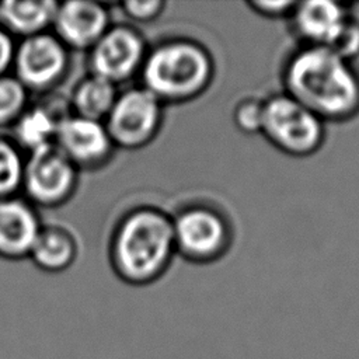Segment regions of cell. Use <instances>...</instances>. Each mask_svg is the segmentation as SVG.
Masks as SVG:
<instances>
[{
  "mask_svg": "<svg viewBox=\"0 0 359 359\" xmlns=\"http://www.w3.org/2000/svg\"><path fill=\"white\" fill-rule=\"evenodd\" d=\"M283 93L328 123L359 116V67L328 46L299 45L282 69Z\"/></svg>",
  "mask_w": 359,
  "mask_h": 359,
  "instance_id": "6da1fadb",
  "label": "cell"
},
{
  "mask_svg": "<svg viewBox=\"0 0 359 359\" xmlns=\"http://www.w3.org/2000/svg\"><path fill=\"white\" fill-rule=\"evenodd\" d=\"M175 251L172 219L153 208L129 212L118 224L111 258L116 273L133 285L156 280Z\"/></svg>",
  "mask_w": 359,
  "mask_h": 359,
  "instance_id": "7a4b0ae2",
  "label": "cell"
},
{
  "mask_svg": "<svg viewBox=\"0 0 359 359\" xmlns=\"http://www.w3.org/2000/svg\"><path fill=\"white\" fill-rule=\"evenodd\" d=\"M140 73L143 87L161 102H182L205 91L212 80L213 63L202 45L175 39L146 53Z\"/></svg>",
  "mask_w": 359,
  "mask_h": 359,
  "instance_id": "3957f363",
  "label": "cell"
},
{
  "mask_svg": "<svg viewBox=\"0 0 359 359\" xmlns=\"http://www.w3.org/2000/svg\"><path fill=\"white\" fill-rule=\"evenodd\" d=\"M261 133L282 153L310 157L327 140V123L286 93L262 100Z\"/></svg>",
  "mask_w": 359,
  "mask_h": 359,
  "instance_id": "277c9868",
  "label": "cell"
},
{
  "mask_svg": "<svg viewBox=\"0 0 359 359\" xmlns=\"http://www.w3.org/2000/svg\"><path fill=\"white\" fill-rule=\"evenodd\" d=\"M161 105L163 102L144 87L119 93L104 122L114 146L139 149L147 144L160 128Z\"/></svg>",
  "mask_w": 359,
  "mask_h": 359,
  "instance_id": "5b68a950",
  "label": "cell"
},
{
  "mask_svg": "<svg viewBox=\"0 0 359 359\" xmlns=\"http://www.w3.org/2000/svg\"><path fill=\"white\" fill-rule=\"evenodd\" d=\"M77 184V167L53 143L29 153L24 163L22 189L41 206L66 202Z\"/></svg>",
  "mask_w": 359,
  "mask_h": 359,
  "instance_id": "8992f818",
  "label": "cell"
},
{
  "mask_svg": "<svg viewBox=\"0 0 359 359\" xmlns=\"http://www.w3.org/2000/svg\"><path fill=\"white\" fill-rule=\"evenodd\" d=\"M67 65V48L48 32L21 39L13 62L14 77L28 91L53 88L63 79Z\"/></svg>",
  "mask_w": 359,
  "mask_h": 359,
  "instance_id": "52a82bcc",
  "label": "cell"
},
{
  "mask_svg": "<svg viewBox=\"0 0 359 359\" xmlns=\"http://www.w3.org/2000/svg\"><path fill=\"white\" fill-rule=\"evenodd\" d=\"M175 250L191 261H210L227 247L229 227L224 219L205 206L182 210L172 219Z\"/></svg>",
  "mask_w": 359,
  "mask_h": 359,
  "instance_id": "ba28073f",
  "label": "cell"
},
{
  "mask_svg": "<svg viewBox=\"0 0 359 359\" xmlns=\"http://www.w3.org/2000/svg\"><path fill=\"white\" fill-rule=\"evenodd\" d=\"M90 50L91 74L114 84L137 73L146 57L142 35L128 25L109 27Z\"/></svg>",
  "mask_w": 359,
  "mask_h": 359,
  "instance_id": "9c48e42d",
  "label": "cell"
},
{
  "mask_svg": "<svg viewBox=\"0 0 359 359\" xmlns=\"http://www.w3.org/2000/svg\"><path fill=\"white\" fill-rule=\"evenodd\" d=\"M55 144L77 168H93L102 164L114 147L104 122L74 114L60 122Z\"/></svg>",
  "mask_w": 359,
  "mask_h": 359,
  "instance_id": "30bf717a",
  "label": "cell"
},
{
  "mask_svg": "<svg viewBox=\"0 0 359 359\" xmlns=\"http://www.w3.org/2000/svg\"><path fill=\"white\" fill-rule=\"evenodd\" d=\"M52 27L66 48L91 49L108 31L109 13L98 1L69 0L57 3Z\"/></svg>",
  "mask_w": 359,
  "mask_h": 359,
  "instance_id": "8fae6325",
  "label": "cell"
},
{
  "mask_svg": "<svg viewBox=\"0 0 359 359\" xmlns=\"http://www.w3.org/2000/svg\"><path fill=\"white\" fill-rule=\"evenodd\" d=\"M351 14L352 8L346 3L307 0L296 1L287 20L300 45L331 46Z\"/></svg>",
  "mask_w": 359,
  "mask_h": 359,
  "instance_id": "7c38bea8",
  "label": "cell"
},
{
  "mask_svg": "<svg viewBox=\"0 0 359 359\" xmlns=\"http://www.w3.org/2000/svg\"><path fill=\"white\" fill-rule=\"evenodd\" d=\"M42 226L34 208L15 196L0 199V258L29 257Z\"/></svg>",
  "mask_w": 359,
  "mask_h": 359,
  "instance_id": "4fadbf2b",
  "label": "cell"
},
{
  "mask_svg": "<svg viewBox=\"0 0 359 359\" xmlns=\"http://www.w3.org/2000/svg\"><path fill=\"white\" fill-rule=\"evenodd\" d=\"M57 3L53 0L38 1H0V25L14 38L22 39L46 32L52 25Z\"/></svg>",
  "mask_w": 359,
  "mask_h": 359,
  "instance_id": "5bb4252c",
  "label": "cell"
},
{
  "mask_svg": "<svg viewBox=\"0 0 359 359\" xmlns=\"http://www.w3.org/2000/svg\"><path fill=\"white\" fill-rule=\"evenodd\" d=\"M66 116H59L48 105L28 107L11 128V140L20 149H25L29 153L53 144L57 128Z\"/></svg>",
  "mask_w": 359,
  "mask_h": 359,
  "instance_id": "9a60e30c",
  "label": "cell"
},
{
  "mask_svg": "<svg viewBox=\"0 0 359 359\" xmlns=\"http://www.w3.org/2000/svg\"><path fill=\"white\" fill-rule=\"evenodd\" d=\"M77 254L74 237L57 226L42 227L32 248L29 258L36 266L48 272H60L69 268Z\"/></svg>",
  "mask_w": 359,
  "mask_h": 359,
  "instance_id": "2e32d148",
  "label": "cell"
},
{
  "mask_svg": "<svg viewBox=\"0 0 359 359\" xmlns=\"http://www.w3.org/2000/svg\"><path fill=\"white\" fill-rule=\"evenodd\" d=\"M118 95L119 93L116 90V84L100 76L91 74L83 79L73 91V114L102 122L111 112Z\"/></svg>",
  "mask_w": 359,
  "mask_h": 359,
  "instance_id": "e0dca14e",
  "label": "cell"
},
{
  "mask_svg": "<svg viewBox=\"0 0 359 359\" xmlns=\"http://www.w3.org/2000/svg\"><path fill=\"white\" fill-rule=\"evenodd\" d=\"M24 163L20 147L11 139L0 136V199L15 196L22 188Z\"/></svg>",
  "mask_w": 359,
  "mask_h": 359,
  "instance_id": "ac0fdd59",
  "label": "cell"
},
{
  "mask_svg": "<svg viewBox=\"0 0 359 359\" xmlns=\"http://www.w3.org/2000/svg\"><path fill=\"white\" fill-rule=\"evenodd\" d=\"M27 108L28 90L14 76H0V129L13 128Z\"/></svg>",
  "mask_w": 359,
  "mask_h": 359,
  "instance_id": "d6986e66",
  "label": "cell"
},
{
  "mask_svg": "<svg viewBox=\"0 0 359 359\" xmlns=\"http://www.w3.org/2000/svg\"><path fill=\"white\" fill-rule=\"evenodd\" d=\"M334 52L339 56L356 62L359 59V15L352 11V14L345 21L339 34L331 43Z\"/></svg>",
  "mask_w": 359,
  "mask_h": 359,
  "instance_id": "ffe728a7",
  "label": "cell"
},
{
  "mask_svg": "<svg viewBox=\"0 0 359 359\" xmlns=\"http://www.w3.org/2000/svg\"><path fill=\"white\" fill-rule=\"evenodd\" d=\"M236 125L245 133H261L262 125V101L244 100L234 111Z\"/></svg>",
  "mask_w": 359,
  "mask_h": 359,
  "instance_id": "44dd1931",
  "label": "cell"
},
{
  "mask_svg": "<svg viewBox=\"0 0 359 359\" xmlns=\"http://www.w3.org/2000/svg\"><path fill=\"white\" fill-rule=\"evenodd\" d=\"M165 3L161 0H129L122 3L123 13L133 21L147 22L163 13Z\"/></svg>",
  "mask_w": 359,
  "mask_h": 359,
  "instance_id": "7402d4cb",
  "label": "cell"
},
{
  "mask_svg": "<svg viewBox=\"0 0 359 359\" xmlns=\"http://www.w3.org/2000/svg\"><path fill=\"white\" fill-rule=\"evenodd\" d=\"M296 1L290 0H276V1H268V0H255L250 1L248 6L258 14H262L269 18H280L286 17L289 18L290 13L293 11Z\"/></svg>",
  "mask_w": 359,
  "mask_h": 359,
  "instance_id": "603a6c76",
  "label": "cell"
},
{
  "mask_svg": "<svg viewBox=\"0 0 359 359\" xmlns=\"http://www.w3.org/2000/svg\"><path fill=\"white\" fill-rule=\"evenodd\" d=\"M15 48L14 38L0 25V76L7 74L8 69L13 67Z\"/></svg>",
  "mask_w": 359,
  "mask_h": 359,
  "instance_id": "cb8c5ba5",
  "label": "cell"
}]
</instances>
